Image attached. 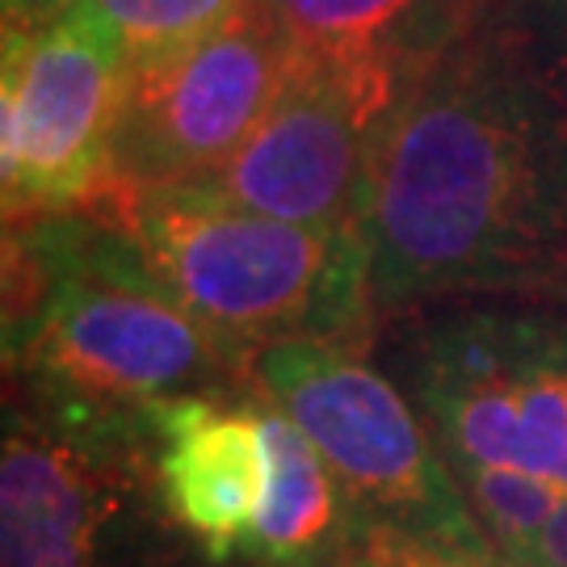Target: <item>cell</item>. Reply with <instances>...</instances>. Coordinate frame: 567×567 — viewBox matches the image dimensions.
I'll use <instances>...</instances> for the list:
<instances>
[{
	"instance_id": "277c9868",
	"label": "cell",
	"mask_w": 567,
	"mask_h": 567,
	"mask_svg": "<svg viewBox=\"0 0 567 567\" xmlns=\"http://www.w3.org/2000/svg\"><path fill=\"white\" fill-rule=\"evenodd\" d=\"M18 391L0 450V567H219L168 508L147 412Z\"/></svg>"
},
{
	"instance_id": "3957f363",
	"label": "cell",
	"mask_w": 567,
	"mask_h": 567,
	"mask_svg": "<svg viewBox=\"0 0 567 567\" xmlns=\"http://www.w3.org/2000/svg\"><path fill=\"white\" fill-rule=\"evenodd\" d=\"M76 210L122 231L143 274L244 353L282 341L353 349L374 332L365 227L282 224L203 185H102Z\"/></svg>"
},
{
	"instance_id": "7a4b0ae2",
	"label": "cell",
	"mask_w": 567,
	"mask_h": 567,
	"mask_svg": "<svg viewBox=\"0 0 567 567\" xmlns=\"http://www.w3.org/2000/svg\"><path fill=\"white\" fill-rule=\"evenodd\" d=\"M4 362L34 395L114 416L252 391V353L173 303L84 210L4 227Z\"/></svg>"
},
{
	"instance_id": "6da1fadb",
	"label": "cell",
	"mask_w": 567,
	"mask_h": 567,
	"mask_svg": "<svg viewBox=\"0 0 567 567\" xmlns=\"http://www.w3.org/2000/svg\"><path fill=\"white\" fill-rule=\"evenodd\" d=\"M365 248L374 324L442 307L567 324V110L463 30L386 126Z\"/></svg>"
},
{
	"instance_id": "7c38bea8",
	"label": "cell",
	"mask_w": 567,
	"mask_h": 567,
	"mask_svg": "<svg viewBox=\"0 0 567 567\" xmlns=\"http://www.w3.org/2000/svg\"><path fill=\"white\" fill-rule=\"evenodd\" d=\"M466 34L567 110V0H475Z\"/></svg>"
},
{
	"instance_id": "9c48e42d",
	"label": "cell",
	"mask_w": 567,
	"mask_h": 567,
	"mask_svg": "<svg viewBox=\"0 0 567 567\" xmlns=\"http://www.w3.org/2000/svg\"><path fill=\"white\" fill-rule=\"evenodd\" d=\"M147 416L173 517L215 564L252 550L269 501V446L257 391L185 395Z\"/></svg>"
},
{
	"instance_id": "4fadbf2b",
	"label": "cell",
	"mask_w": 567,
	"mask_h": 567,
	"mask_svg": "<svg viewBox=\"0 0 567 567\" xmlns=\"http://www.w3.org/2000/svg\"><path fill=\"white\" fill-rule=\"evenodd\" d=\"M244 4L252 0H84L76 13L118 47L126 68H140L215 34Z\"/></svg>"
},
{
	"instance_id": "30bf717a",
	"label": "cell",
	"mask_w": 567,
	"mask_h": 567,
	"mask_svg": "<svg viewBox=\"0 0 567 567\" xmlns=\"http://www.w3.org/2000/svg\"><path fill=\"white\" fill-rule=\"evenodd\" d=\"M303 63L391 68L416 81L466 30L475 0H265Z\"/></svg>"
},
{
	"instance_id": "9a60e30c",
	"label": "cell",
	"mask_w": 567,
	"mask_h": 567,
	"mask_svg": "<svg viewBox=\"0 0 567 567\" xmlns=\"http://www.w3.org/2000/svg\"><path fill=\"white\" fill-rule=\"evenodd\" d=\"M358 538H362L370 550H379L391 567H496V564H480V559H463V555H446V550L421 547V543H408L400 534H386V529H370V526H353Z\"/></svg>"
},
{
	"instance_id": "52a82bcc",
	"label": "cell",
	"mask_w": 567,
	"mask_h": 567,
	"mask_svg": "<svg viewBox=\"0 0 567 567\" xmlns=\"http://www.w3.org/2000/svg\"><path fill=\"white\" fill-rule=\"evenodd\" d=\"M126 60L81 13L4 30L0 177L4 227L84 206L110 177Z\"/></svg>"
},
{
	"instance_id": "ac0fdd59",
	"label": "cell",
	"mask_w": 567,
	"mask_h": 567,
	"mask_svg": "<svg viewBox=\"0 0 567 567\" xmlns=\"http://www.w3.org/2000/svg\"><path fill=\"white\" fill-rule=\"evenodd\" d=\"M316 567H391V564H386L379 550L365 547L362 538H358V529H353V534L344 538V547L332 550V555H328V559H320Z\"/></svg>"
},
{
	"instance_id": "5bb4252c",
	"label": "cell",
	"mask_w": 567,
	"mask_h": 567,
	"mask_svg": "<svg viewBox=\"0 0 567 567\" xmlns=\"http://www.w3.org/2000/svg\"><path fill=\"white\" fill-rule=\"evenodd\" d=\"M450 471L501 567H513V559L526 550V543L543 529L550 508L564 496L555 484L534 480L526 471H501V466H450Z\"/></svg>"
},
{
	"instance_id": "5b68a950",
	"label": "cell",
	"mask_w": 567,
	"mask_h": 567,
	"mask_svg": "<svg viewBox=\"0 0 567 567\" xmlns=\"http://www.w3.org/2000/svg\"><path fill=\"white\" fill-rule=\"evenodd\" d=\"M252 391L324 454L358 526L496 564L446 454L421 429L404 391L358 349L332 341L265 344L252 353Z\"/></svg>"
},
{
	"instance_id": "e0dca14e",
	"label": "cell",
	"mask_w": 567,
	"mask_h": 567,
	"mask_svg": "<svg viewBox=\"0 0 567 567\" xmlns=\"http://www.w3.org/2000/svg\"><path fill=\"white\" fill-rule=\"evenodd\" d=\"M84 0H4V30H42L76 13Z\"/></svg>"
},
{
	"instance_id": "8992f818",
	"label": "cell",
	"mask_w": 567,
	"mask_h": 567,
	"mask_svg": "<svg viewBox=\"0 0 567 567\" xmlns=\"http://www.w3.org/2000/svg\"><path fill=\"white\" fill-rule=\"evenodd\" d=\"M299 55L265 0L244 4L215 34L126 72L105 185H210L269 118Z\"/></svg>"
},
{
	"instance_id": "8fae6325",
	"label": "cell",
	"mask_w": 567,
	"mask_h": 567,
	"mask_svg": "<svg viewBox=\"0 0 567 567\" xmlns=\"http://www.w3.org/2000/svg\"><path fill=\"white\" fill-rule=\"evenodd\" d=\"M261 404L265 446H269V501L252 550L269 567H316L353 534V508L341 480L303 429L274 404Z\"/></svg>"
},
{
	"instance_id": "2e32d148",
	"label": "cell",
	"mask_w": 567,
	"mask_h": 567,
	"mask_svg": "<svg viewBox=\"0 0 567 567\" xmlns=\"http://www.w3.org/2000/svg\"><path fill=\"white\" fill-rule=\"evenodd\" d=\"M513 567H567V492L550 508L543 529L526 543V550L513 559Z\"/></svg>"
},
{
	"instance_id": "ba28073f",
	"label": "cell",
	"mask_w": 567,
	"mask_h": 567,
	"mask_svg": "<svg viewBox=\"0 0 567 567\" xmlns=\"http://www.w3.org/2000/svg\"><path fill=\"white\" fill-rule=\"evenodd\" d=\"M412 89L391 68H295L210 194L282 224L365 227L386 126Z\"/></svg>"
}]
</instances>
